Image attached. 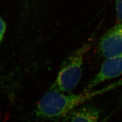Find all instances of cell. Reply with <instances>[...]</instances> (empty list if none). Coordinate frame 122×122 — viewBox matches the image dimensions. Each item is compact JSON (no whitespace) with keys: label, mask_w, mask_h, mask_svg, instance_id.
<instances>
[{"label":"cell","mask_w":122,"mask_h":122,"mask_svg":"<svg viewBox=\"0 0 122 122\" xmlns=\"http://www.w3.org/2000/svg\"><path fill=\"white\" fill-rule=\"evenodd\" d=\"M102 92L103 90L84 91L82 93L74 94L50 89L38 103L35 115L43 119H60L70 114L75 109Z\"/></svg>","instance_id":"6da1fadb"},{"label":"cell","mask_w":122,"mask_h":122,"mask_svg":"<svg viewBox=\"0 0 122 122\" xmlns=\"http://www.w3.org/2000/svg\"><path fill=\"white\" fill-rule=\"evenodd\" d=\"M89 44L83 45L66 57L50 89L68 93L78 85L82 76L84 57L90 48Z\"/></svg>","instance_id":"7a4b0ae2"},{"label":"cell","mask_w":122,"mask_h":122,"mask_svg":"<svg viewBox=\"0 0 122 122\" xmlns=\"http://www.w3.org/2000/svg\"><path fill=\"white\" fill-rule=\"evenodd\" d=\"M122 74V53L105 58L100 69L89 82L85 91H92L95 87Z\"/></svg>","instance_id":"3957f363"},{"label":"cell","mask_w":122,"mask_h":122,"mask_svg":"<svg viewBox=\"0 0 122 122\" xmlns=\"http://www.w3.org/2000/svg\"><path fill=\"white\" fill-rule=\"evenodd\" d=\"M98 50L105 58L122 53V23L113 26L102 36Z\"/></svg>","instance_id":"277c9868"},{"label":"cell","mask_w":122,"mask_h":122,"mask_svg":"<svg viewBox=\"0 0 122 122\" xmlns=\"http://www.w3.org/2000/svg\"><path fill=\"white\" fill-rule=\"evenodd\" d=\"M100 118L99 109L86 103L70 113L67 122H100Z\"/></svg>","instance_id":"5b68a950"},{"label":"cell","mask_w":122,"mask_h":122,"mask_svg":"<svg viewBox=\"0 0 122 122\" xmlns=\"http://www.w3.org/2000/svg\"><path fill=\"white\" fill-rule=\"evenodd\" d=\"M116 11L118 20L122 23V0H116Z\"/></svg>","instance_id":"8992f818"},{"label":"cell","mask_w":122,"mask_h":122,"mask_svg":"<svg viewBox=\"0 0 122 122\" xmlns=\"http://www.w3.org/2000/svg\"><path fill=\"white\" fill-rule=\"evenodd\" d=\"M0 40L1 42L4 37L5 34V31L6 30V23L5 21L4 20L1 18H0Z\"/></svg>","instance_id":"52a82bcc"}]
</instances>
